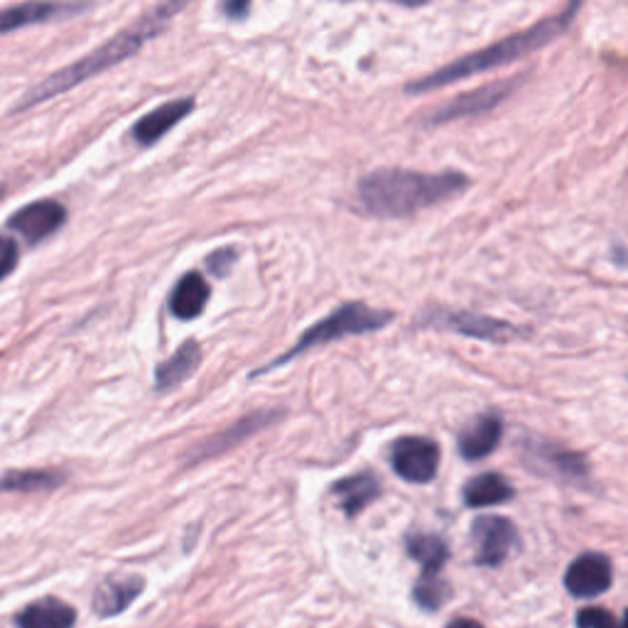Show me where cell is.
Here are the masks:
<instances>
[{"mask_svg":"<svg viewBox=\"0 0 628 628\" xmlns=\"http://www.w3.org/2000/svg\"><path fill=\"white\" fill-rule=\"evenodd\" d=\"M466 187L470 177L462 173H415V169L383 167L359 182V202L371 216L403 219L456 197Z\"/></svg>","mask_w":628,"mask_h":628,"instance_id":"1","label":"cell"},{"mask_svg":"<svg viewBox=\"0 0 628 628\" xmlns=\"http://www.w3.org/2000/svg\"><path fill=\"white\" fill-rule=\"evenodd\" d=\"M189 0H165L163 6H157L153 13H147L145 18H141L135 22L133 28L119 32L116 38H111L109 42L101 44L94 52L84 54L82 60L64 66V70L50 74L48 79H42L38 86H32L22 101L18 104L16 111H25L42 104V101H50L56 94H62V91H70L79 84L89 82L91 76H96L101 72L111 70V66L121 64L123 60H128L135 52L143 50L145 42H151L155 35H159L167 25L169 20H173L182 8H185Z\"/></svg>","mask_w":628,"mask_h":628,"instance_id":"2","label":"cell"},{"mask_svg":"<svg viewBox=\"0 0 628 628\" xmlns=\"http://www.w3.org/2000/svg\"><path fill=\"white\" fill-rule=\"evenodd\" d=\"M575 13H577V0L573 3V8L565 10L563 16L547 18L538 22V25L521 30L516 32V35L488 44V48L484 50H476L472 54L462 56V60L442 66V70L437 72L418 79L415 84L408 86V94H428V91L444 89L450 84L464 82V79H472L476 74H484V72H494L498 70V66H506L511 62L521 60V56L538 52L563 35V32L569 28V22H573Z\"/></svg>","mask_w":628,"mask_h":628,"instance_id":"3","label":"cell"},{"mask_svg":"<svg viewBox=\"0 0 628 628\" xmlns=\"http://www.w3.org/2000/svg\"><path fill=\"white\" fill-rule=\"evenodd\" d=\"M391 319H393L391 312L373 310V307L363 305V302H344V305H339L332 315L325 317V319H319L315 327L307 329V332L295 341V347L290 351H285L282 357H278L276 361L270 363V367H262L260 371H256V375L268 373V371L278 369V367H285V363L292 361L295 357H300V353H305V351L315 349V347L332 344V341H337V339L379 332V329L388 327V322H391Z\"/></svg>","mask_w":628,"mask_h":628,"instance_id":"4","label":"cell"},{"mask_svg":"<svg viewBox=\"0 0 628 628\" xmlns=\"http://www.w3.org/2000/svg\"><path fill=\"white\" fill-rule=\"evenodd\" d=\"M518 454L531 472L557 478L573 486H589V464L575 450L538 435H523L518 440Z\"/></svg>","mask_w":628,"mask_h":628,"instance_id":"5","label":"cell"},{"mask_svg":"<svg viewBox=\"0 0 628 628\" xmlns=\"http://www.w3.org/2000/svg\"><path fill=\"white\" fill-rule=\"evenodd\" d=\"M472 543L476 565L498 567L521 550V533L508 518L482 516L472 525Z\"/></svg>","mask_w":628,"mask_h":628,"instance_id":"6","label":"cell"},{"mask_svg":"<svg viewBox=\"0 0 628 628\" xmlns=\"http://www.w3.org/2000/svg\"><path fill=\"white\" fill-rule=\"evenodd\" d=\"M395 474L410 484H430L440 470V447L428 437H401L391 450Z\"/></svg>","mask_w":628,"mask_h":628,"instance_id":"7","label":"cell"},{"mask_svg":"<svg viewBox=\"0 0 628 628\" xmlns=\"http://www.w3.org/2000/svg\"><path fill=\"white\" fill-rule=\"evenodd\" d=\"M513 89H516V82H498L474 89L470 94H462L460 99L450 101V104H444L435 113H430L425 125H442L460 119L484 116V113H491L498 104H504V101L513 94Z\"/></svg>","mask_w":628,"mask_h":628,"instance_id":"8","label":"cell"},{"mask_svg":"<svg viewBox=\"0 0 628 628\" xmlns=\"http://www.w3.org/2000/svg\"><path fill=\"white\" fill-rule=\"evenodd\" d=\"M64 222H66V209L60 202L40 199L10 216L8 226L25 238L30 246H38L44 241V238H50L52 234L60 231Z\"/></svg>","mask_w":628,"mask_h":628,"instance_id":"9","label":"cell"},{"mask_svg":"<svg viewBox=\"0 0 628 628\" xmlns=\"http://www.w3.org/2000/svg\"><path fill=\"white\" fill-rule=\"evenodd\" d=\"M611 559L601 553L579 555L565 573V587L577 599L601 597L611 587Z\"/></svg>","mask_w":628,"mask_h":628,"instance_id":"10","label":"cell"},{"mask_svg":"<svg viewBox=\"0 0 628 628\" xmlns=\"http://www.w3.org/2000/svg\"><path fill=\"white\" fill-rule=\"evenodd\" d=\"M430 325L450 329V332L472 339L496 341V344H504V341H511L523 334L521 329L513 327L511 322H501V319L484 317L476 312H442L437 317H430Z\"/></svg>","mask_w":628,"mask_h":628,"instance_id":"11","label":"cell"},{"mask_svg":"<svg viewBox=\"0 0 628 628\" xmlns=\"http://www.w3.org/2000/svg\"><path fill=\"white\" fill-rule=\"evenodd\" d=\"M86 3H56V0H28V3L10 6L0 10V35L16 32L30 25H42L50 20L72 18L76 13H84Z\"/></svg>","mask_w":628,"mask_h":628,"instance_id":"12","label":"cell"},{"mask_svg":"<svg viewBox=\"0 0 628 628\" xmlns=\"http://www.w3.org/2000/svg\"><path fill=\"white\" fill-rule=\"evenodd\" d=\"M504 437V420L498 413H484L460 432V454L464 460L478 462L498 447Z\"/></svg>","mask_w":628,"mask_h":628,"instance_id":"13","label":"cell"},{"mask_svg":"<svg viewBox=\"0 0 628 628\" xmlns=\"http://www.w3.org/2000/svg\"><path fill=\"white\" fill-rule=\"evenodd\" d=\"M192 111H194L192 99L169 101V104L157 106L155 111H151L147 116H143L138 123H135L131 135L135 138V143L155 145L165 133L173 131L182 119H187Z\"/></svg>","mask_w":628,"mask_h":628,"instance_id":"14","label":"cell"},{"mask_svg":"<svg viewBox=\"0 0 628 628\" xmlns=\"http://www.w3.org/2000/svg\"><path fill=\"white\" fill-rule=\"evenodd\" d=\"M381 482L379 476L371 472H361L353 476H344L332 486V494L339 501V508L347 513L349 518L359 516L363 508H369L375 498L381 496Z\"/></svg>","mask_w":628,"mask_h":628,"instance_id":"15","label":"cell"},{"mask_svg":"<svg viewBox=\"0 0 628 628\" xmlns=\"http://www.w3.org/2000/svg\"><path fill=\"white\" fill-rule=\"evenodd\" d=\"M145 581L141 577H111L104 579L94 591V611L104 619L119 616L141 597Z\"/></svg>","mask_w":628,"mask_h":628,"instance_id":"16","label":"cell"},{"mask_svg":"<svg viewBox=\"0 0 628 628\" xmlns=\"http://www.w3.org/2000/svg\"><path fill=\"white\" fill-rule=\"evenodd\" d=\"M280 418H282L280 410H260V413H254V415H248L244 420H238L234 428L219 432V435L212 437L207 444H204L202 452L197 454V460H207V456L224 454L226 450H231L234 444L246 442V437L256 435L258 430H262L266 425H272V420H280Z\"/></svg>","mask_w":628,"mask_h":628,"instance_id":"17","label":"cell"},{"mask_svg":"<svg viewBox=\"0 0 628 628\" xmlns=\"http://www.w3.org/2000/svg\"><path fill=\"white\" fill-rule=\"evenodd\" d=\"M76 611L56 597H44L22 609L16 619L18 628H74Z\"/></svg>","mask_w":628,"mask_h":628,"instance_id":"18","label":"cell"},{"mask_svg":"<svg viewBox=\"0 0 628 628\" xmlns=\"http://www.w3.org/2000/svg\"><path fill=\"white\" fill-rule=\"evenodd\" d=\"M202 363V349L197 341H185L173 357L163 361L155 371V388L157 391H173L182 381L199 369Z\"/></svg>","mask_w":628,"mask_h":628,"instance_id":"19","label":"cell"},{"mask_svg":"<svg viewBox=\"0 0 628 628\" xmlns=\"http://www.w3.org/2000/svg\"><path fill=\"white\" fill-rule=\"evenodd\" d=\"M209 285L199 272H187L185 278H179L175 285L173 297H169V312L177 319H194L204 312V307L209 302Z\"/></svg>","mask_w":628,"mask_h":628,"instance_id":"20","label":"cell"},{"mask_svg":"<svg viewBox=\"0 0 628 628\" xmlns=\"http://www.w3.org/2000/svg\"><path fill=\"white\" fill-rule=\"evenodd\" d=\"M516 496V488H513L501 474H478L470 478L464 486V504L470 508H486V506H498L506 504Z\"/></svg>","mask_w":628,"mask_h":628,"instance_id":"21","label":"cell"},{"mask_svg":"<svg viewBox=\"0 0 628 628\" xmlns=\"http://www.w3.org/2000/svg\"><path fill=\"white\" fill-rule=\"evenodd\" d=\"M408 555L422 567L420 577H437L442 575L444 565H447L450 547L440 538V535L418 533L408 538Z\"/></svg>","mask_w":628,"mask_h":628,"instance_id":"22","label":"cell"},{"mask_svg":"<svg viewBox=\"0 0 628 628\" xmlns=\"http://www.w3.org/2000/svg\"><path fill=\"white\" fill-rule=\"evenodd\" d=\"M64 484V474L54 470H22L0 476V494H38Z\"/></svg>","mask_w":628,"mask_h":628,"instance_id":"23","label":"cell"},{"mask_svg":"<svg viewBox=\"0 0 628 628\" xmlns=\"http://www.w3.org/2000/svg\"><path fill=\"white\" fill-rule=\"evenodd\" d=\"M452 597V589L447 581L442 579V575L437 577H420L413 587V599L420 609L425 611H437L442 609L447 599Z\"/></svg>","mask_w":628,"mask_h":628,"instance_id":"24","label":"cell"},{"mask_svg":"<svg viewBox=\"0 0 628 628\" xmlns=\"http://www.w3.org/2000/svg\"><path fill=\"white\" fill-rule=\"evenodd\" d=\"M577 628H619V621L607 609L589 607L577 614Z\"/></svg>","mask_w":628,"mask_h":628,"instance_id":"25","label":"cell"},{"mask_svg":"<svg viewBox=\"0 0 628 628\" xmlns=\"http://www.w3.org/2000/svg\"><path fill=\"white\" fill-rule=\"evenodd\" d=\"M18 258H20L18 244L13 241V238L0 236V280H6L10 272L16 270Z\"/></svg>","mask_w":628,"mask_h":628,"instance_id":"26","label":"cell"},{"mask_svg":"<svg viewBox=\"0 0 628 628\" xmlns=\"http://www.w3.org/2000/svg\"><path fill=\"white\" fill-rule=\"evenodd\" d=\"M236 260V254L234 250H216V254L209 258V270H214L216 276H224V272L228 270V266Z\"/></svg>","mask_w":628,"mask_h":628,"instance_id":"27","label":"cell"},{"mask_svg":"<svg viewBox=\"0 0 628 628\" xmlns=\"http://www.w3.org/2000/svg\"><path fill=\"white\" fill-rule=\"evenodd\" d=\"M250 10V0H224V13L234 20H244Z\"/></svg>","mask_w":628,"mask_h":628,"instance_id":"28","label":"cell"},{"mask_svg":"<svg viewBox=\"0 0 628 628\" xmlns=\"http://www.w3.org/2000/svg\"><path fill=\"white\" fill-rule=\"evenodd\" d=\"M611 260L616 262L619 268L628 270V244H616L611 250Z\"/></svg>","mask_w":628,"mask_h":628,"instance_id":"29","label":"cell"},{"mask_svg":"<svg viewBox=\"0 0 628 628\" xmlns=\"http://www.w3.org/2000/svg\"><path fill=\"white\" fill-rule=\"evenodd\" d=\"M447 628H484V626L474 619H454L452 624H447Z\"/></svg>","mask_w":628,"mask_h":628,"instance_id":"30","label":"cell"},{"mask_svg":"<svg viewBox=\"0 0 628 628\" xmlns=\"http://www.w3.org/2000/svg\"><path fill=\"white\" fill-rule=\"evenodd\" d=\"M391 3L405 6V8H420V6H425V3H428V0H391Z\"/></svg>","mask_w":628,"mask_h":628,"instance_id":"31","label":"cell"},{"mask_svg":"<svg viewBox=\"0 0 628 628\" xmlns=\"http://www.w3.org/2000/svg\"><path fill=\"white\" fill-rule=\"evenodd\" d=\"M619 628H628V611L624 614V619L619 621Z\"/></svg>","mask_w":628,"mask_h":628,"instance_id":"32","label":"cell"},{"mask_svg":"<svg viewBox=\"0 0 628 628\" xmlns=\"http://www.w3.org/2000/svg\"><path fill=\"white\" fill-rule=\"evenodd\" d=\"M0 197H3V187H0Z\"/></svg>","mask_w":628,"mask_h":628,"instance_id":"33","label":"cell"}]
</instances>
